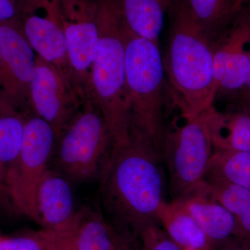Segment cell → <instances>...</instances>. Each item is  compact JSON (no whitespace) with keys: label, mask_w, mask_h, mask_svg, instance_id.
Masks as SVG:
<instances>
[{"label":"cell","mask_w":250,"mask_h":250,"mask_svg":"<svg viewBox=\"0 0 250 250\" xmlns=\"http://www.w3.org/2000/svg\"><path fill=\"white\" fill-rule=\"evenodd\" d=\"M163 157L147 136L135 129L113 143L100 177L105 218L121 238L134 242L146 229L161 225L164 200Z\"/></svg>","instance_id":"obj_1"},{"label":"cell","mask_w":250,"mask_h":250,"mask_svg":"<svg viewBox=\"0 0 250 250\" xmlns=\"http://www.w3.org/2000/svg\"><path fill=\"white\" fill-rule=\"evenodd\" d=\"M168 41L164 59L170 101L179 113L194 118L213 107L218 95L213 44L185 0H172Z\"/></svg>","instance_id":"obj_2"},{"label":"cell","mask_w":250,"mask_h":250,"mask_svg":"<svg viewBox=\"0 0 250 250\" xmlns=\"http://www.w3.org/2000/svg\"><path fill=\"white\" fill-rule=\"evenodd\" d=\"M95 15L100 39L90 70L94 98L113 143H119L132 129L126 93L124 21L116 0H95Z\"/></svg>","instance_id":"obj_3"},{"label":"cell","mask_w":250,"mask_h":250,"mask_svg":"<svg viewBox=\"0 0 250 250\" xmlns=\"http://www.w3.org/2000/svg\"><path fill=\"white\" fill-rule=\"evenodd\" d=\"M124 38L126 93L132 129L147 136L163 157L166 111L170 101L160 46L135 35L125 24Z\"/></svg>","instance_id":"obj_4"},{"label":"cell","mask_w":250,"mask_h":250,"mask_svg":"<svg viewBox=\"0 0 250 250\" xmlns=\"http://www.w3.org/2000/svg\"><path fill=\"white\" fill-rule=\"evenodd\" d=\"M59 138L56 170L72 183L99 179L113 141L98 107L87 104L72 118Z\"/></svg>","instance_id":"obj_5"},{"label":"cell","mask_w":250,"mask_h":250,"mask_svg":"<svg viewBox=\"0 0 250 250\" xmlns=\"http://www.w3.org/2000/svg\"><path fill=\"white\" fill-rule=\"evenodd\" d=\"M213 152L207 111L194 118L179 113L167 126L163 159L175 199L186 196L203 182Z\"/></svg>","instance_id":"obj_6"},{"label":"cell","mask_w":250,"mask_h":250,"mask_svg":"<svg viewBox=\"0 0 250 250\" xmlns=\"http://www.w3.org/2000/svg\"><path fill=\"white\" fill-rule=\"evenodd\" d=\"M57 135L47 122L38 116L25 118L22 144L10 170L7 191L11 207L36 223V193L49 168Z\"/></svg>","instance_id":"obj_7"},{"label":"cell","mask_w":250,"mask_h":250,"mask_svg":"<svg viewBox=\"0 0 250 250\" xmlns=\"http://www.w3.org/2000/svg\"><path fill=\"white\" fill-rule=\"evenodd\" d=\"M36 67L21 18L0 22V108L16 111L25 101Z\"/></svg>","instance_id":"obj_8"},{"label":"cell","mask_w":250,"mask_h":250,"mask_svg":"<svg viewBox=\"0 0 250 250\" xmlns=\"http://www.w3.org/2000/svg\"><path fill=\"white\" fill-rule=\"evenodd\" d=\"M250 60V8H243L213 45L218 94L236 95L244 86Z\"/></svg>","instance_id":"obj_9"},{"label":"cell","mask_w":250,"mask_h":250,"mask_svg":"<svg viewBox=\"0 0 250 250\" xmlns=\"http://www.w3.org/2000/svg\"><path fill=\"white\" fill-rule=\"evenodd\" d=\"M29 97L36 116L47 122L58 138L72 120L71 102L65 95L59 72L43 60H36Z\"/></svg>","instance_id":"obj_10"},{"label":"cell","mask_w":250,"mask_h":250,"mask_svg":"<svg viewBox=\"0 0 250 250\" xmlns=\"http://www.w3.org/2000/svg\"><path fill=\"white\" fill-rule=\"evenodd\" d=\"M72 184L59 171L50 167L46 171L36 193V223L41 228H64L77 218Z\"/></svg>","instance_id":"obj_11"},{"label":"cell","mask_w":250,"mask_h":250,"mask_svg":"<svg viewBox=\"0 0 250 250\" xmlns=\"http://www.w3.org/2000/svg\"><path fill=\"white\" fill-rule=\"evenodd\" d=\"M47 16L27 13L23 15L22 32L27 42L44 62L61 67L67 61L65 34L61 10L55 1L44 0ZM21 17V18H22Z\"/></svg>","instance_id":"obj_12"},{"label":"cell","mask_w":250,"mask_h":250,"mask_svg":"<svg viewBox=\"0 0 250 250\" xmlns=\"http://www.w3.org/2000/svg\"><path fill=\"white\" fill-rule=\"evenodd\" d=\"M179 199L211 242L214 250L229 238L237 236L234 217L210 196L202 182L190 193Z\"/></svg>","instance_id":"obj_13"},{"label":"cell","mask_w":250,"mask_h":250,"mask_svg":"<svg viewBox=\"0 0 250 250\" xmlns=\"http://www.w3.org/2000/svg\"><path fill=\"white\" fill-rule=\"evenodd\" d=\"M207 123L214 149L250 152V106L221 113L210 108Z\"/></svg>","instance_id":"obj_14"},{"label":"cell","mask_w":250,"mask_h":250,"mask_svg":"<svg viewBox=\"0 0 250 250\" xmlns=\"http://www.w3.org/2000/svg\"><path fill=\"white\" fill-rule=\"evenodd\" d=\"M159 220L167 236L182 250H214L211 242L179 199L163 204Z\"/></svg>","instance_id":"obj_15"},{"label":"cell","mask_w":250,"mask_h":250,"mask_svg":"<svg viewBox=\"0 0 250 250\" xmlns=\"http://www.w3.org/2000/svg\"><path fill=\"white\" fill-rule=\"evenodd\" d=\"M125 25L135 35L159 45L172 0H116Z\"/></svg>","instance_id":"obj_16"},{"label":"cell","mask_w":250,"mask_h":250,"mask_svg":"<svg viewBox=\"0 0 250 250\" xmlns=\"http://www.w3.org/2000/svg\"><path fill=\"white\" fill-rule=\"evenodd\" d=\"M25 118L15 110L0 108V206H11L7 180L24 132Z\"/></svg>","instance_id":"obj_17"},{"label":"cell","mask_w":250,"mask_h":250,"mask_svg":"<svg viewBox=\"0 0 250 250\" xmlns=\"http://www.w3.org/2000/svg\"><path fill=\"white\" fill-rule=\"evenodd\" d=\"M202 184L210 196L234 217L236 236L250 244V190L216 177H205Z\"/></svg>","instance_id":"obj_18"},{"label":"cell","mask_w":250,"mask_h":250,"mask_svg":"<svg viewBox=\"0 0 250 250\" xmlns=\"http://www.w3.org/2000/svg\"><path fill=\"white\" fill-rule=\"evenodd\" d=\"M121 240L103 212L82 208L76 232L65 250H117Z\"/></svg>","instance_id":"obj_19"},{"label":"cell","mask_w":250,"mask_h":250,"mask_svg":"<svg viewBox=\"0 0 250 250\" xmlns=\"http://www.w3.org/2000/svg\"><path fill=\"white\" fill-rule=\"evenodd\" d=\"M81 216L58 229L42 228L11 236H0V250H65L72 241Z\"/></svg>","instance_id":"obj_20"},{"label":"cell","mask_w":250,"mask_h":250,"mask_svg":"<svg viewBox=\"0 0 250 250\" xmlns=\"http://www.w3.org/2000/svg\"><path fill=\"white\" fill-rule=\"evenodd\" d=\"M185 1L192 16L214 45L234 17L233 0Z\"/></svg>","instance_id":"obj_21"},{"label":"cell","mask_w":250,"mask_h":250,"mask_svg":"<svg viewBox=\"0 0 250 250\" xmlns=\"http://www.w3.org/2000/svg\"><path fill=\"white\" fill-rule=\"evenodd\" d=\"M205 177H216L250 190V152L214 149Z\"/></svg>","instance_id":"obj_22"},{"label":"cell","mask_w":250,"mask_h":250,"mask_svg":"<svg viewBox=\"0 0 250 250\" xmlns=\"http://www.w3.org/2000/svg\"><path fill=\"white\" fill-rule=\"evenodd\" d=\"M139 240V250H182L161 229L160 225H153L146 229Z\"/></svg>","instance_id":"obj_23"},{"label":"cell","mask_w":250,"mask_h":250,"mask_svg":"<svg viewBox=\"0 0 250 250\" xmlns=\"http://www.w3.org/2000/svg\"><path fill=\"white\" fill-rule=\"evenodd\" d=\"M31 0H0V22L22 17L26 14Z\"/></svg>","instance_id":"obj_24"},{"label":"cell","mask_w":250,"mask_h":250,"mask_svg":"<svg viewBox=\"0 0 250 250\" xmlns=\"http://www.w3.org/2000/svg\"><path fill=\"white\" fill-rule=\"evenodd\" d=\"M215 250H250V244L243 238L233 236L223 242Z\"/></svg>","instance_id":"obj_25"},{"label":"cell","mask_w":250,"mask_h":250,"mask_svg":"<svg viewBox=\"0 0 250 250\" xmlns=\"http://www.w3.org/2000/svg\"><path fill=\"white\" fill-rule=\"evenodd\" d=\"M235 96L238 105L250 106V60L249 71H248L246 83L243 88Z\"/></svg>","instance_id":"obj_26"},{"label":"cell","mask_w":250,"mask_h":250,"mask_svg":"<svg viewBox=\"0 0 250 250\" xmlns=\"http://www.w3.org/2000/svg\"><path fill=\"white\" fill-rule=\"evenodd\" d=\"M78 0H60L61 5H62L64 14L67 17H71L75 11V5Z\"/></svg>","instance_id":"obj_27"},{"label":"cell","mask_w":250,"mask_h":250,"mask_svg":"<svg viewBox=\"0 0 250 250\" xmlns=\"http://www.w3.org/2000/svg\"><path fill=\"white\" fill-rule=\"evenodd\" d=\"M250 8V0H233V13L236 15L243 8Z\"/></svg>","instance_id":"obj_28"},{"label":"cell","mask_w":250,"mask_h":250,"mask_svg":"<svg viewBox=\"0 0 250 250\" xmlns=\"http://www.w3.org/2000/svg\"><path fill=\"white\" fill-rule=\"evenodd\" d=\"M117 250H139L136 249L133 244V241H129V240L124 239L121 238V241L118 244Z\"/></svg>","instance_id":"obj_29"},{"label":"cell","mask_w":250,"mask_h":250,"mask_svg":"<svg viewBox=\"0 0 250 250\" xmlns=\"http://www.w3.org/2000/svg\"><path fill=\"white\" fill-rule=\"evenodd\" d=\"M0 236H1V234H0Z\"/></svg>","instance_id":"obj_30"}]
</instances>
